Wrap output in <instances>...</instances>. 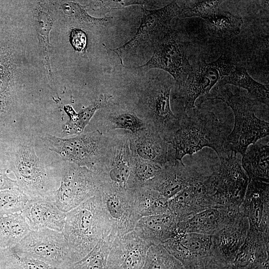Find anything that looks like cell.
Here are the masks:
<instances>
[{"instance_id": "6da1fadb", "label": "cell", "mask_w": 269, "mask_h": 269, "mask_svg": "<svg viewBox=\"0 0 269 269\" xmlns=\"http://www.w3.org/2000/svg\"><path fill=\"white\" fill-rule=\"evenodd\" d=\"M189 115L181 111L176 115L178 127L168 143L173 148L175 160L182 161L205 147L214 150L217 157L226 154L224 149L226 138L232 129L231 123L219 119L214 112L195 107Z\"/></svg>"}, {"instance_id": "7a4b0ae2", "label": "cell", "mask_w": 269, "mask_h": 269, "mask_svg": "<svg viewBox=\"0 0 269 269\" xmlns=\"http://www.w3.org/2000/svg\"><path fill=\"white\" fill-rule=\"evenodd\" d=\"M62 233L74 263L89 254L100 240L116 239L99 190L94 196L66 213Z\"/></svg>"}, {"instance_id": "3957f363", "label": "cell", "mask_w": 269, "mask_h": 269, "mask_svg": "<svg viewBox=\"0 0 269 269\" xmlns=\"http://www.w3.org/2000/svg\"><path fill=\"white\" fill-rule=\"evenodd\" d=\"M8 172L14 173L18 188L29 198L52 201L60 180L50 173L37 156L30 136L12 140L2 149Z\"/></svg>"}, {"instance_id": "277c9868", "label": "cell", "mask_w": 269, "mask_h": 269, "mask_svg": "<svg viewBox=\"0 0 269 269\" xmlns=\"http://www.w3.org/2000/svg\"><path fill=\"white\" fill-rule=\"evenodd\" d=\"M219 100L230 107L234 116V125L226 138L224 149L227 153L242 155L248 147L269 135V124L256 115L255 102L238 89L220 88L204 99Z\"/></svg>"}, {"instance_id": "5b68a950", "label": "cell", "mask_w": 269, "mask_h": 269, "mask_svg": "<svg viewBox=\"0 0 269 269\" xmlns=\"http://www.w3.org/2000/svg\"><path fill=\"white\" fill-rule=\"evenodd\" d=\"M16 50L12 22L0 16V135L10 133L18 115Z\"/></svg>"}, {"instance_id": "8992f818", "label": "cell", "mask_w": 269, "mask_h": 269, "mask_svg": "<svg viewBox=\"0 0 269 269\" xmlns=\"http://www.w3.org/2000/svg\"><path fill=\"white\" fill-rule=\"evenodd\" d=\"M173 83L157 76L149 78L137 92V113L167 142L177 130L179 120L170 106Z\"/></svg>"}, {"instance_id": "52a82bcc", "label": "cell", "mask_w": 269, "mask_h": 269, "mask_svg": "<svg viewBox=\"0 0 269 269\" xmlns=\"http://www.w3.org/2000/svg\"><path fill=\"white\" fill-rule=\"evenodd\" d=\"M43 139L48 144L49 149L57 153L65 161L85 167L95 172L105 161L113 137L96 130L70 138L47 134Z\"/></svg>"}, {"instance_id": "ba28073f", "label": "cell", "mask_w": 269, "mask_h": 269, "mask_svg": "<svg viewBox=\"0 0 269 269\" xmlns=\"http://www.w3.org/2000/svg\"><path fill=\"white\" fill-rule=\"evenodd\" d=\"M235 67L223 55L212 62L202 60L191 65L187 78L177 86L176 96L183 105L182 111L187 113L194 109L196 102L200 98V102L207 97L215 85L228 76Z\"/></svg>"}, {"instance_id": "9c48e42d", "label": "cell", "mask_w": 269, "mask_h": 269, "mask_svg": "<svg viewBox=\"0 0 269 269\" xmlns=\"http://www.w3.org/2000/svg\"><path fill=\"white\" fill-rule=\"evenodd\" d=\"M12 248L22 257L38 260L57 268L67 269L74 264L62 232L47 228L31 230Z\"/></svg>"}, {"instance_id": "30bf717a", "label": "cell", "mask_w": 269, "mask_h": 269, "mask_svg": "<svg viewBox=\"0 0 269 269\" xmlns=\"http://www.w3.org/2000/svg\"><path fill=\"white\" fill-rule=\"evenodd\" d=\"M218 158L212 172L217 207L238 210L246 192L249 177L237 155L230 152Z\"/></svg>"}, {"instance_id": "8fae6325", "label": "cell", "mask_w": 269, "mask_h": 269, "mask_svg": "<svg viewBox=\"0 0 269 269\" xmlns=\"http://www.w3.org/2000/svg\"><path fill=\"white\" fill-rule=\"evenodd\" d=\"M153 49L152 56L143 65L123 66L139 74H144L151 69H161L172 76L177 86L183 83L190 72L191 65L177 31L171 27Z\"/></svg>"}, {"instance_id": "7c38bea8", "label": "cell", "mask_w": 269, "mask_h": 269, "mask_svg": "<svg viewBox=\"0 0 269 269\" xmlns=\"http://www.w3.org/2000/svg\"><path fill=\"white\" fill-rule=\"evenodd\" d=\"M181 9V6L175 1L155 10L142 7L143 16L135 35L119 47L106 48L116 53L122 66L124 65L123 59L130 52L144 47H153L171 28L172 20L178 17Z\"/></svg>"}, {"instance_id": "4fadbf2b", "label": "cell", "mask_w": 269, "mask_h": 269, "mask_svg": "<svg viewBox=\"0 0 269 269\" xmlns=\"http://www.w3.org/2000/svg\"><path fill=\"white\" fill-rule=\"evenodd\" d=\"M69 163L62 172L60 185L52 199L56 206L65 213L94 196L99 189L93 171Z\"/></svg>"}, {"instance_id": "5bb4252c", "label": "cell", "mask_w": 269, "mask_h": 269, "mask_svg": "<svg viewBox=\"0 0 269 269\" xmlns=\"http://www.w3.org/2000/svg\"><path fill=\"white\" fill-rule=\"evenodd\" d=\"M132 159L129 135L113 137L104 163L94 172L99 187L130 190Z\"/></svg>"}, {"instance_id": "9a60e30c", "label": "cell", "mask_w": 269, "mask_h": 269, "mask_svg": "<svg viewBox=\"0 0 269 269\" xmlns=\"http://www.w3.org/2000/svg\"><path fill=\"white\" fill-rule=\"evenodd\" d=\"M217 207L212 173L192 183L168 200L169 211L178 222L207 209Z\"/></svg>"}, {"instance_id": "2e32d148", "label": "cell", "mask_w": 269, "mask_h": 269, "mask_svg": "<svg viewBox=\"0 0 269 269\" xmlns=\"http://www.w3.org/2000/svg\"><path fill=\"white\" fill-rule=\"evenodd\" d=\"M212 172V164L208 166L185 164L175 160L162 167L159 174L148 185L161 195L170 199L186 187Z\"/></svg>"}, {"instance_id": "e0dca14e", "label": "cell", "mask_w": 269, "mask_h": 269, "mask_svg": "<svg viewBox=\"0 0 269 269\" xmlns=\"http://www.w3.org/2000/svg\"><path fill=\"white\" fill-rule=\"evenodd\" d=\"M99 193L113 224L115 236L120 237L134 231L140 218L135 210L133 190L99 187Z\"/></svg>"}, {"instance_id": "ac0fdd59", "label": "cell", "mask_w": 269, "mask_h": 269, "mask_svg": "<svg viewBox=\"0 0 269 269\" xmlns=\"http://www.w3.org/2000/svg\"><path fill=\"white\" fill-rule=\"evenodd\" d=\"M249 229L248 219L240 211L221 229L211 236L212 257L231 267Z\"/></svg>"}, {"instance_id": "d6986e66", "label": "cell", "mask_w": 269, "mask_h": 269, "mask_svg": "<svg viewBox=\"0 0 269 269\" xmlns=\"http://www.w3.org/2000/svg\"><path fill=\"white\" fill-rule=\"evenodd\" d=\"M162 245L183 267L212 257L211 236L186 232L177 227L171 238Z\"/></svg>"}, {"instance_id": "ffe728a7", "label": "cell", "mask_w": 269, "mask_h": 269, "mask_svg": "<svg viewBox=\"0 0 269 269\" xmlns=\"http://www.w3.org/2000/svg\"><path fill=\"white\" fill-rule=\"evenodd\" d=\"M150 246L134 231L116 237L108 254V269H142Z\"/></svg>"}, {"instance_id": "44dd1931", "label": "cell", "mask_w": 269, "mask_h": 269, "mask_svg": "<svg viewBox=\"0 0 269 269\" xmlns=\"http://www.w3.org/2000/svg\"><path fill=\"white\" fill-rule=\"evenodd\" d=\"M239 211L248 219L250 228L269 236V183L249 179Z\"/></svg>"}, {"instance_id": "7402d4cb", "label": "cell", "mask_w": 269, "mask_h": 269, "mask_svg": "<svg viewBox=\"0 0 269 269\" xmlns=\"http://www.w3.org/2000/svg\"><path fill=\"white\" fill-rule=\"evenodd\" d=\"M133 155L163 167L174 162V151L171 145L152 127L129 135Z\"/></svg>"}, {"instance_id": "603a6c76", "label": "cell", "mask_w": 269, "mask_h": 269, "mask_svg": "<svg viewBox=\"0 0 269 269\" xmlns=\"http://www.w3.org/2000/svg\"><path fill=\"white\" fill-rule=\"evenodd\" d=\"M31 230L47 228L62 232L66 213L50 200L42 198H29L21 212Z\"/></svg>"}, {"instance_id": "cb8c5ba5", "label": "cell", "mask_w": 269, "mask_h": 269, "mask_svg": "<svg viewBox=\"0 0 269 269\" xmlns=\"http://www.w3.org/2000/svg\"><path fill=\"white\" fill-rule=\"evenodd\" d=\"M225 207H215L197 213L178 223L177 227L186 232L212 235L221 229L238 213Z\"/></svg>"}, {"instance_id": "d4e9b609", "label": "cell", "mask_w": 269, "mask_h": 269, "mask_svg": "<svg viewBox=\"0 0 269 269\" xmlns=\"http://www.w3.org/2000/svg\"><path fill=\"white\" fill-rule=\"evenodd\" d=\"M269 237L249 227L231 265L232 269H254L269 261Z\"/></svg>"}, {"instance_id": "484cf974", "label": "cell", "mask_w": 269, "mask_h": 269, "mask_svg": "<svg viewBox=\"0 0 269 269\" xmlns=\"http://www.w3.org/2000/svg\"><path fill=\"white\" fill-rule=\"evenodd\" d=\"M178 221L170 212L142 217L137 222L134 231L150 245L163 244L171 238Z\"/></svg>"}, {"instance_id": "4316f807", "label": "cell", "mask_w": 269, "mask_h": 269, "mask_svg": "<svg viewBox=\"0 0 269 269\" xmlns=\"http://www.w3.org/2000/svg\"><path fill=\"white\" fill-rule=\"evenodd\" d=\"M104 109L105 111L103 124L106 132L124 130L135 134L150 127L135 110L126 106L110 103Z\"/></svg>"}, {"instance_id": "83f0119b", "label": "cell", "mask_w": 269, "mask_h": 269, "mask_svg": "<svg viewBox=\"0 0 269 269\" xmlns=\"http://www.w3.org/2000/svg\"><path fill=\"white\" fill-rule=\"evenodd\" d=\"M269 144L257 142L242 155L241 164L249 179L269 183Z\"/></svg>"}, {"instance_id": "f1b7e54d", "label": "cell", "mask_w": 269, "mask_h": 269, "mask_svg": "<svg viewBox=\"0 0 269 269\" xmlns=\"http://www.w3.org/2000/svg\"><path fill=\"white\" fill-rule=\"evenodd\" d=\"M230 84L245 89L248 96L255 102L269 105V86L253 79L245 68L235 67L230 74L219 83V86Z\"/></svg>"}, {"instance_id": "f546056e", "label": "cell", "mask_w": 269, "mask_h": 269, "mask_svg": "<svg viewBox=\"0 0 269 269\" xmlns=\"http://www.w3.org/2000/svg\"><path fill=\"white\" fill-rule=\"evenodd\" d=\"M30 231L21 212L0 215V251L15 246Z\"/></svg>"}, {"instance_id": "4dcf8cb0", "label": "cell", "mask_w": 269, "mask_h": 269, "mask_svg": "<svg viewBox=\"0 0 269 269\" xmlns=\"http://www.w3.org/2000/svg\"><path fill=\"white\" fill-rule=\"evenodd\" d=\"M133 198L140 218L170 212L168 200L152 189L142 187L134 189Z\"/></svg>"}, {"instance_id": "1f68e13d", "label": "cell", "mask_w": 269, "mask_h": 269, "mask_svg": "<svg viewBox=\"0 0 269 269\" xmlns=\"http://www.w3.org/2000/svg\"><path fill=\"white\" fill-rule=\"evenodd\" d=\"M112 96L108 94H102L90 106L82 110L62 126L64 134L79 135L83 133L86 126L89 123L95 113L99 109L108 106Z\"/></svg>"}, {"instance_id": "d6a6232c", "label": "cell", "mask_w": 269, "mask_h": 269, "mask_svg": "<svg viewBox=\"0 0 269 269\" xmlns=\"http://www.w3.org/2000/svg\"><path fill=\"white\" fill-rule=\"evenodd\" d=\"M162 167L157 164L133 155L130 189L147 186L159 174Z\"/></svg>"}, {"instance_id": "836d02e7", "label": "cell", "mask_w": 269, "mask_h": 269, "mask_svg": "<svg viewBox=\"0 0 269 269\" xmlns=\"http://www.w3.org/2000/svg\"><path fill=\"white\" fill-rule=\"evenodd\" d=\"M206 21L210 32L222 37L238 34L243 23L241 17L235 16L228 11H218Z\"/></svg>"}, {"instance_id": "e575fe53", "label": "cell", "mask_w": 269, "mask_h": 269, "mask_svg": "<svg viewBox=\"0 0 269 269\" xmlns=\"http://www.w3.org/2000/svg\"><path fill=\"white\" fill-rule=\"evenodd\" d=\"M1 269H61L41 261L22 257L12 247L0 251Z\"/></svg>"}, {"instance_id": "d590c367", "label": "cell", "mask_w": 269, "mask_h": 269, "mask_svg": "<svg viewBox=\"0 0 269 269\" xmlns=\"http://www.w3.org/2000/svg\"><path fill=\"white\" fill-rule=\"evenodd\" d=\"M52 17L48 10L40 6L37 10L36 19L38 37L43 61L48 77L51 79L52 75L50 64V46L49 33L52 27Z\"/></svg>"}, {"instance_id": "8d00e7d4", "label": "cell", "mask_w": 269, "mask_h": 269, "mask_svg": "<svg viewBox=\"0 0 269 269\" xmlns=\"http://www.w3.org/2000/svg\"><path fill=\"white\" fill-rule=\"evenodd\" d=\"M182 267L162 244H159L149 247L142 269H181Z\"/></svg>"}, {"instance_id": "74e56055", "label": "cell", "mask_w": 269, "mask_h": 269, "mask_svg": "<svg viewBox=\"0 0 269 269\" xmlns=\"http://www.w3.org/2000/svg\"><path fill=\"white\" fill-rule=\"evenodd\" d=\"M111 244L101 239L85 257L67 269H108L107 259Z\"/></svg>"}, {"instance_id": "f35d334b", "label": "cell", "mask_w": 269, "mask_h": 269, "mask_svg": "<svg viewBox=\"0 0 269 269\" xmlns=\"http://www.w3.org/2000/svg\"><path fill=\"white\" fill-rule=\"evenodd\" d=\"M223 0H186L181 6L179 18L199 17L209 19L215 14Z\"/></svg>"}, {"instance_id": "ab89813d", "label": "cell", "mask_w": 269, "mask_h": 269, "mask_svg": "<svg viewBox=\"0 0 269 269\" xmlns=\"http://www.w3.org/2000/svg\"><path fill=\"white\" fill-rule=\"evenodd\" d=\"M28 199L18 187L0 190V215L21 212Z\"/></svg>"}, {"instance_id": "60d3db41", "label": "cell", "mask_w": 269, "mask_h": 269, "mask_svg": "<svg viewBox=\"0 0 269 269\" xmlns=\"http://www.w3.org/2000/svg\"><path fill=\"white\" fill-rule=\"evenodd\" d=\"M65 13L73 20L79 24H85L95 27L98 29L107 28L112 21V17H105L97 18L90 16L78 4L72 2L63 5Z\"/></svg>"}, {"instance_id": "b9f144b4", "label": "cell", "mask_w": 269, "mask_h": 269, "mask_svg": "<svg viewBox=\"0 0 269 269\" xmlns=\"http://www.w3.org/2000/svg\"><path fill=\"white\" fill-rule=\"evenodd\" d=\"M92 6L101 14H105L116 9H120L131 5H143L145 0H98L95 1Z\"/></svg>"}, {"instance_id": "7bdbcfd3", "label": "cell", "mask_w": 269, "mask_h": 269, "mask_svg": "<svg viewBox=\"0 0 269 269\" xmlns=\"http://www.w3.org/2000/svg\"><path fill=\"white\" fill-rule=\"evenodd\" d=\"M7 163L2 151H0V190L9 189L17 187L16 181L9 178Z\"/></svg>"}, {"instance_id": "ee69618b", "label": "cell", "mask_w": 269, "mask_h": 269, "mask_svg": "<svg viewBox=\"0 0 269 269\" xmlns=\"http://www.w3.org/2000/svg\"><path fill=\"white\" fill-rule=\"evenodd\" d=\"M181 269H232L231 267L222 264L212 257L193 265L182 267Z\"/></svg>"}, {"instance_id": "f6af8a7d", "label": "cell", "mask_w": 269, "mask_h": 269, "mask_svg": "<svg viewBox=\"0 0 269 269\" xmlns=\"http://www.w3.org/2000/svg\"><path fill=\"white\" fill-rule=\"evenodd\" d=\"M71 43L74 48L78 51L83 50L86 45V36L84 32L74 29L71 34Z\"/></svg>"}, {"instance_id": "bcb514c9", "label": "cell", "mask_w": 269, "mask_h": 269, "mask_svg": "<svg viewBox=\"0 0 269 269\" xmlns=\"http://www.w3.org/2000/svg\"><path fill=\"white\" fill-rule=\"evenodd\" d=\"M265 264H263V265H262V266H259V267H257V268H255V269H264V266Z\"/></svg>"}, {"instance_id": "7dc6e473", "label": "cell", "mask_w": 269, "mask_h": 269, "mask_svg": "<svg viewBox=\"0 0 269 269\" xmlns=\"http://www.w3.org/2000/svg\"><path fill=\"white\" fill-rule=\"evenodd\" d=\"M0 145H1V144H0ZM1 147L0 148V150H1Z\"/></svg>"}, {"instance_id": "c3c4849f", "label": "cell", "mask_w": 269, "mask_h": 269, "mask_svg": "<svg viewBox=\"0 0 269 269\" xmlns=\"http://www.w3.org/2000/svg\"><path fill=\"white\" fill-rule=\"evenodd\" d=\"M0 269H1V268H0Z\"/></svg>"}]
</instances>
